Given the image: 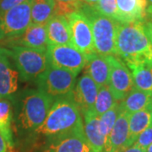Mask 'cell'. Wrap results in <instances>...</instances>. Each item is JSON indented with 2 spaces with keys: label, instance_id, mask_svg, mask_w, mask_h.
Segmentation results:
<instances>
[{
  "label": "cell",
  "instance_id": "52a82bcc",
  "mask_svg": "<svg viewBox=\"0 0 152 152\" xmlns=\"http://www.w3.org/2000/svg\"><path fill=\"white\" fill-rule=\"evenodd\" d=\"M31 2L15 6L0 15V42L20 36L31 23Z\"/></svg>",
  "mask_w": 152,
  "mask_h": 152
},
{
  "label": "cell",
  "instance_id": "8d00e7d4",
  "mask_svg": "<svg viewBox=\"0 0 152 152\" xmlns=\"http://www.w3.org/2000/svg\"><path fill=\"white\" fill-rule=\"evenodd\" d=\"M148 5H152V0H147Z\"/></svg>",
  "mask_w": 152,
  "mask_h": 152
},
{
  "label": "cell",
  "instance_id": "f1b7e54d",
  "mask_svg": "<svg viewBox=\"0 0 152 152\" xmlns=\"http://www.w3.org/2000/svg\"><path fill=\"white\" fill-rule=\"evenodd\" d=\"M152 144V124L144 130L137 138V140L133 145L140 146L146 150Z\"/></svg>",
  "mask_w": 152,
  "mask_h": 152
},
{
  "label": "cell",
  "instance_id": "8fae6325",
  "mask_svg": "<svg viewBox=\"0 0 152 152\" xmlns=\"http://www.w3.org/2000/svg\"><path fill=\"white\" fill-rule=\"evenodd\" d=\"M44 141L38 152H94L86 138L84 128Z\"/></svg>",
  "mask_w": 152,
  "mask_h": 152
},
{
  "label": "cell",
  "instance_id": "e0dca14e",
  "mask_svg": "<svg viewBox=\"0 0 152 152\" xmlns=\"http://www.w3.org/2000/svg\"><path fill=\"white\" fill-rule=\"evenodd\" d=\"M46 29L48 45H72L70 27L65 16L53 15L46 24Z\"/></svg>",
  "mask_w": 152,
  "mask_h": 152
},
{
  "label": "cell",
  "instance_id": "9c48e42d",
  "mask_svg": "<svg viewBox=\"0 0 152 152\" xmlns=\"http://www.w3.org/2000/svg\"><path fill=\"white\" fill-rule=\"evenodd\" d=\"M70 27L72 45L86 56L96 53L91 22L80 10L66 15Z\"/></svg>",
  "mask_w": 152,
  "mask_h": 152
},
{
  "label": "cell",
  "instance_id": "83f0119b",
  "mask_svg": "<svg viewBox=\"0 0 152 152\" xmlns=\"http://www.w3.org/2000/svg\"><path fill=\"white\" fill-rule=\"evenodd\" d=\"M95 9L102 15L118 21V15L116 0H99Z\"/></svg>",
  "mask_w": 152,
  "mask_h": 152
},
{
  "label": "cell",
  "instance_id": "5b68a950",
  "mask_svg": "<svg viewBox=\"0 0 152 152\" xmlns=\"http://www.w3.org/2000/svg\"><path fill=\"white\" fill-rule=\"evenodd\" d=\"M2 48L10 58L24 81L37 80L50 66L47 51L17 46Z\"/></svg>",
  "mask_w": 152,
  "mask_h": 152
},
{
  "label": "cell",
  "instance_id": "4fadbf2b",
  "mask_svg": "<svg viewBox=\"0 0 152 152\" xmlns=\"http://www.w3.org/2000/svg\"><path fill=\"white\" fill-rule=\"evenodd\" d=\"M98 90L99 87L86 73H84V75L80 76L71 95L73 100L80 110L81 114L87 111L93 110Z\"/></svg>",
  "mask_w": 152,
  "mask_h": 152
},
{
  "label": "cell",
  "instance_id": "5bb4252c",
  "mask_svg": "<svg viewBox=\"0 0 152 152\" xmlns=\"http://www.w3.org/2000/svg\"><path fill=\"white\" fill-rule=\"evenodd\" d=\"M20 73L10 58L0 48V98H10L19 86Z\"/></svg>",
  "mask_w": 152,
  "mask_h": 152
},
{
  "label": "cell",
  "instance_id": "2e32d148",
  "mask_svg": "<svg viewBox=\"0 0 152 152\" xmlns=\"http://www.w3.org/2000/svg\"><path fill=\"white\" fill-rule=\"evenodd\" d=\"M129 115L120 111V113L115 122L108 140L106 144L104 152H116L128 146L129 136Z\"/></svg>",
  "mask_w": 152,
  "mask_h": 152
},
{
  "label": "cell",
  "instance_id": "7c38bea8",
  "mask_svg": "<svg viewBox=\"0 0 152 152\" xmlns=\"http://www.w3.org/2000/svg\"><path fill=\"white\" fill-rule=\"evenodd\" d=\"M2 45H4V47L17 46L47 51L48 44L46 25L31 23L23 34L2 42Z\"/></svg>",
  "mask_w": 152,
  "mask_h": 152
},
{
  "label": "cell",
  "instance_id": "74e56055",
  "mask_svg": "<svg viewBox=\"0 0 152 152\" xmlns=\"http://www.w3.org/2000/svg\"><path fill=\"white\" fill-rule=\"evenodd\" d=\"M151 113H152V107H151Z\"/></svg>",
  "mask_w": 152,
  "mask_h": 152
},
{
  "label": "cell",
  "instance_id": "836d02e7",
  "mask_svg": "<svg viewBox=\"0 0 152 152\" xmlns=\"http://www.w3.org/2000/svg\"><path fill=\"white\" fill-rule=\"evenodd\" d=\"M98 1L99 0H80V2L82 3V4H87V5L91 6V7H94V8L96 6Z\"/></svg>",
  "mask_w": 152,
  "mask_h": 152
},
{
  "label": "cell",
  "instance_id": "ffe728a7",
  "mask_svg": "<svg viewBox=\"0 0 152 152\" xmlns=\"http://www.w3.org/2000/svg\"><path fill=\"white\" fill-rule=\"evenodd\" d=\"M152 106V95L134 88L119 102L121 112L127 114L149 108Z\"/></svg>",
  "mask_w": 152,
  "mask_h": 152
},
{
  "label": "cell",
  "instance_id": "ac0fdd59",
  "mask_svg": "<svg viewBox=\"0 0 152 152\" xmlns=\"http://www.w3.org/2000/svg\"><path fill=\"white\" fill-rule=\"evenodd\" d=\"M84 118V132L87 141L94 152H104L106 141L99 128V117L93 110L82 113Z\"/></svg>",
  "mask_w": 152,
  "mask_h": 152
},
{
  "label": "cell",
  "instance_id": "8992f818",
  "mask_svg": "<svg viewBox=\"0 0 152 152\" xmlns=\"http://www.w3.org/2000/svg\"><path fill=\"white\" fill-rule=\"evenodd\" d=\"M38 90L50 97L60 98L70 94L75 86L76 75L69 71L50 65L36 80Z\"/></svg>",
  "mask_w": 152,
  "mask_h": 152
},
{
  "label": "cell",
  "instance_id": "f546056e",
  "mask_svg": "<svg viewBox=\"0 0 152 152\" xmlns=\"http://www.w3.org/2000/svg\"><path fill=\"white\" fill-rule=\"evenodd\" d=\"M32 0H1L0 1V15L4 14L6 11L15 6L22 4L26 2H31Z\"/></svg>",
  "mask_w": 152,
  "mask_h": 152
},
{
  "label": "cell",
  "instance_id": "f35d334b",
  "mask_svg": "<svg viewBox=\"0 0 152 152\" xmlns=\"http://www.w3.org/2000/svg\"><path fill=\"white\" fill-rule=\"evenodd\" d=\"M0 1H1V0H0Z\"/></svg>",
  "mask_w": 152,
  "mask_h": 152
},
{
  "label": "cell",
  "instance_id": "d6986e66",
  "mask_svg": "<svg viewBox=\"0 0 152 152\" xmlns=\"http://www.w3.org/2000/svg\"><path fill=\"white\" fill-rule=\"evenodd\" d=\"M85 73L92 79L98 87L108 85L110 66L107 56L93 53L88 56Z\"/></svg>",
  "mask_w": 152,
  "mask_h": 152
},
{
  "label": "cell",
  "instance_id": "d6a6232c",
  "mask_svg": "<svg viewBox=\"0 0 152 152\" xmlns=\"http://www.w3.org/2000/svg\"><path fill=\"white\" fill-rule=\"evenodd\" d=\"M145 30H146V32L147 34L149 35V37L151 39L152 41V21L151 20H145Z\"/></svg>",
  "mask_w": 152,
  "mask_h": 152
},
{
  "label": "cell",
  "instance_id": "cb8c5ba5",
  "mask_svg": "<svg viewBox=\"0 0 152 152\" xmlns=\"http://www.w3.org/2000/svg\"><path fill=\"white\" fill-rule=\"evenodd\" d=\"M12 107L8 99L0 98V134L4 138L9 148H13V134L11 129Z\"/></svg>",
  "mask_w": 152,
  "mask_h": 152
},
{
  "label": "cell",
  "instance_id": "3957f363",
  "mask_svg": "<svg viewBox=\"0 0 152 152\" xmlns=\"http://www.w3.org/2000/svg\"><path fill=\"white\" fill-rule=\"evenodd\" d=\"M15 126L20 134L31 136L46 119L53 99L40 90H28L17 99Z\"/></svg>",
  "mask_w": 152,
  "mask_h": 152
},
{
  "label": "cell",
  "instance_id": "9a60e30c",
  "mask_svg": "<svg viewBox=\"0 0 152 152\" xmlns=\"http://www.w3.org/2000/svg\"><path fill=\"white\" fill-rule=\"evenodd\" d=\"M119 23L145 22L147 20V0H116Z\"/></svg>",
  "mask_w": 152,
  "mask_h": 152
},
{
  "label": "cell",
  "instance_id": "30bf717a",
  "mask_svg": "<svg viewBox=\"0 0 152 152\" xmlns=\"http://www.w3.org/2000/svg\"><path fill=\"white\" fill-rule=\"evenodd\" d=\"M110 66L108 86L114 99L120 102L134 88L133 76L124 62L115 55L107 56Z\"/></svg>",
  "mask_w": 152,
  "mask_h": 152
},
{
  "label": "cell",
  "instance_id": "277c9868",
  "mask_svg": "<svg viewBox=\"0 0 152 152\" xmlns=\"http://www.w3.org/2000/svg\"><path fill=\"white\" fill-rule=\"evenodd\" d=\"M79 10L91 22L96 53L103 56H116V37L119 22L105 16L94 7L85 4H81Z\"/></svg>",
  "mask_w": 152,
  "mask_h": 152
},
{
  "label": "cell",
  "instance_id": "4dcf8cb0",
  "mask_svg": "<svg viewBox=\"0 0 152 152\" xmlns=\"http://www.w3.org/2000/svg\"><path fill=\"white\" fill-rule=\"evenodd\" d=\"M116 152H146V150L143 149L141 147L137 146L135 145H132L130 146L124 147L123 149H120L119 151Z\"/></svg>",
  "mask_w": 152,
  "mask_h": 152
},
{
  "label": "cell",
  "instance_id": "603a6c76",
  "mask_svg": "<svg viewBox=\"0 0 152 152\" xmlns=\"http://www.w3.org/2000/svg\"><path fill=\"white\" fill-rule=\"evenodd\" d=\"M54 0H32L31 6V23L46 25L54 15Z\"/></svg>",
  "mask_w": 152,
  "mask_h": 152
},
{
  "label": "cell",
  "instance_id": "d590c367",
  "mask_svg": "<svg viewBox=\"0 0 152 152\" xmlns=\"http://www.w3.org/2000/svg\"><path fill=\"white\" fill-rule=\"evenodd\" d=\"M146 152H152V144L146 149Z\"/></svg>",
  "mask_w": 152,
  "mask_h": 152
},
{
  "label": "cell",
  "instance_id": "7a4b0ae2",
  "mask_svg": "<svg viewBox=\"0 0 152 152\" xmlns=\"http://www.w3.org/2000/svg\"><path fill=\"white\" fill-rule=\"evenodd\" d=\"M71 93L55 101L46 119L31 136L46 140L84 128L80 110Z\"/></svg>",
  "mask_w": 152,
  "mask_h": 152
},
{
  "label": "cell",
  "instance_id": "e575fe53",
  "mask_svg": "<svg viewBox=\"0 0 152 152\" xmlns=\"http://www.w3.org/2000/svg\"><path fill=\"white\" fill-rule=\"evenodd\" d=\"M147 20L152 21V5H148L147 7Z\"/></svg>",
  "mask_w": 152,
  "mask_h": 152
},
{
  "label": "cell",
  "instance_id": "1f68e13d",
  "mask_svg": "<svg viewBox=\"0 0 152 152\" xmlns=\"http://www.w3.org/2000/svg\"><path fill=\"white\" fill-rule=\"evenodd\" d=\"M9 146L6 143L4 138L0 134V152H7Z\"/></svg>",
  "mask_w": 152,
  "mask_h": 152
},
{
  "label": "cell",
  "instance_id": "4316f807",
  "mask_svg": "<svg viewBox=\"0 0 152 152\" xmlns=\"http://www.w3.org/2000/svg\"><path fill=\"white\" fill-rule=\"evenodd\" d=\"M54 15L66 16L73 12L78 11L82 3L80 0H54Z\"/></svg>",
  "mask_w": 152,
  "mask_h": 152
},
{
  "label": "cell",
  "instance_id": "44dd1931",
  "mask_svg": "<svg viewBox=\"0 0 152 152\" xmlns=\"http://www.w3.org/2000/svg\"><path fill=\"white\" fill-rule=\"evenodd\" d=\"M151 107L142 111L136 112L134 113L129 114V136L128 146L132 145L142 132L145 130L148 127H150L152 124Z\"/></svg>",
  "mask_w": 152,
  "mask_h": 152
},
{
  "label": "cell",
  "instance_id": "d4e9b609",
  "mask_svg": "<svg viewBox=\"0 0 152 152\" xmlns=\"http://www.w3.org/2000/svg\"><path fill=\"white\" fill-rule=\"evenodd\" d=\"M118 102L114 99L113 95L108 85L99 87L97 96L96 99V102L94 105L93 112L97 115L98 117L107 112L108 110L113 108L116 104Z\"/></svg>",
  "mask_w": 152,
  "mask_h": 152
},
{
  "label": "cell",
  "instance_id": "6da1fadb",
  "mask_svg": "<svg viewBox=\"0 0 152 152\" xmlns=\"http://www.w3.org/2000/svg\"><path fill=\"white\" fill-rule=\"evenodd\" d=\"M145 22L119 23L116 37V56L126 65L147 64L152 66V41Z\"/></svg>",
  "mask_w": 152,
  "mask_h": 152
},
{
  "label": "cell",
  "instance_id": "484cf974",
  "mask_svg": "<svg viewBox=\"0 0 152 152\" xmlns=\"http://www.w3.org/2000/svg\"><path fill=\"white\" fill-rule=\"evenodd\" d=\"M120 108L119 102H118V104H116L113 108H111L107 112H106L105 113L99 117V128H100L102 135L103 136L105 139L106 144L108 140L111 131L113 128L115 122L118 118Z\"/></svg>",
  "mask_w": 152,
  "mask_h": 152
},
{
  "label": "cell",
  "instance_id": "ba28073f",
  "mask_svg": "<svg viewBox=\"0 0 152 152\" xmlns=\"http://www.w3.org/2000/svg\"><path fill=\"white\" fill-rule=\"evenodd\" d=\"M47 55L50 65L69 71L76 76L88 62V56L72 45H48Z\"/></svg>",
  "mask_w": 152,
  "mask_h": 152
},
{
  "label": "cell",
  "instance_id": "7402d4cb",
  "mask_svg": "<svg viewBox=\"0 0 152 152\" xmlns=\"http://www.w3.org/2000/svg\"><path fill=\"white\" fill-rule=\"evenodd\" d=\"M127 67L133 76L134 88L152 95V66L147 64H134Z\"/></svg>",
  "mask_w": 152,
  "mask_h": 152
}]
</instances>
